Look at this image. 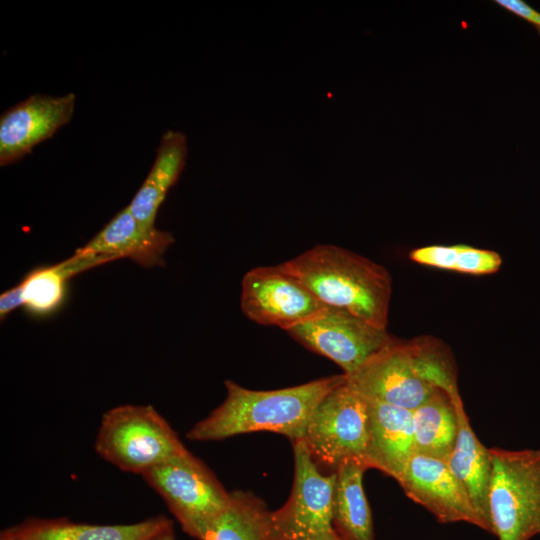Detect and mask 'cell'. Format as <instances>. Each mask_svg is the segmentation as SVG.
<instances>
[{
    "instance_id": "cell-16",
    "label": "cell",
    "mask_w": 540,
    "mask_h": 540,
    "mask_svg": "<svg viewBox=\"0 0 540 540\" xmlns=\"http://www.w3.org/2000/svg\"><path fill=\"white\" fill-rule=\"evenodd\" d=\"M187 154V138L184 133L168 130L162 135L153 165L128 205L139 222L155 226L158 210L181 175Z\"/></svg>"
},
{
    "instance_id": "cell-17",
    "label": "cell",
    "mask_w": 540,
    "mask_h": 540,
    "mask_svg": "<svg viewBox=\"0 0 540 540\" xmlns=\"http://www.w3.org/2000/svg\"><path fill=\"white\" fill-rule=\"evenodd\" d=\"M456 405L459 421L458 435L447 463L492 533L488 512V491L492 474L490 449L485 447L475 435L462 399H459Z\"/></svg>"
},
{
    "instance_id": "cell-15",
    "label": "cell",
    "mask_w": 540,
    "mask_h": 540,
    "mask_svg": "<svg viewBox=\"0 0 540 540\" xmlns=\"http://www.w3.org/2000/svg\"><path fill=\"white\" fill-rule=\"evenodd\" d=\"M172 525L162 515L114 525L77 523L66 518H30L2 530L0 540H149Z\"/></svg>"
},
{
    "instance_id": "cell-10",
    "label": "cell",
    "mask_w": 540,
    "mask_h": 540,
    "mask_svg": "<svg viewBox=\"0 0 540 540\" xmlns=\"http://www.w3.org/2000/svg\"><path fill=\"white\" fill-rule=\"evenodd\" d=\"M327 307L280 264L248 271L242 280L241 309L252 321L286 332Z\"/></svg>"
},
{
    "instance_id": "cell-11",
    "label": "cell",
    "mask_w": 540,
    "mask_h": 540,
    "mask_svg": "<svg viewBox=\"0 0 540 540\" xmlns=\"http://www.w3.org/2000/svg\"><path fill=\"white\" fill-rule=\"evenodd\" d=\"M398 483L440 523L466 522L491 533L446 460L414 453Z\"/></svg>"
},
{
    "instance_id": "cell-25",
    "label": "cell",
    "mask_w": 540,
    "mask_h": 540,
    "mask_svg": "<svg viewBox=\"0 0 540 540\" xmlns=\"http://www.w3.org/2000/svg\"><path fill=\"white\" fill-rule=\"evenodd\" d=\"M149 540H175L173 525L164 529L159 534L155 535Z\"/></svg>"
},
{
    "instance_id": "cell-2",
    "label": "cell",
    "mask_w": 540,
    "mask_h": 540,
    "mask_svg": "<svg viewBox=\"0 0 540 540\" xmlns=\"http://www.w3.org/2000/svg\"><path fill=\"white\" fill-rule=\"evenodd\" d=\"M344 374L276 389L251 390L225 381L226 398L186 433L192 441H217L251 432H274L292 442L303 439L308 420L323 397L343 382Z\"/></svg>"
},
{
    "instance_id": "cell-12",
    "label": "cell",
    "mask_w": 540,
    "mask_h": 540,
    "mask_svg": "<svg viewBox=\"0 0 540 540\" xmlns=\"http://www.w3.org/2000/svg\"><path fill=\"white\" fill-rule=\"evenodd\" d=\"M76 96L34 94L7 109L0 117V165L23 158L39 143L68 124L74 114Z\"/></svg>"
},
{
    "instance_id": "cell-14",
    "label": "cell",
    "mask_w": 540,
    "mask_h": 540,
    "mask_svg": "<svg viewBox=\"0 0 540 540\" xmlns=\"http://www.w3.org/2000/svg\"><path fill=\"white\" fill-rule=\"evenodd\" d=\"M367 399V398H366ZM364 464L397 482L414 454L412 411L369 400Z\"/></svg>"
},
{
    "instance_id": "cell-24",
    "label": "cell",
    "mask_w": 540,
    "mask_h": 540,
    "mask_svg": "<svg viewBox=\"0 0 540 540\" xmlns=\"http://www.w3.org/2000/svg\"><path fill=\"white\" fill-rule=\"evenodd\" d=\"M22 293L19 283L14 287L4 291L0 295V318L4 320L18 307L22 306Z\"/></svg>"
},
{
    "instance_id": "cell-7",
    "label": "cell",
    "mask_w": 540,
    "mask_h": 540,
    "mask_svg": "<svg viewBox=\"0 0 540 540\" xmlns=\"http://www.w3.org/2000/svg\"><path fill=\"white\" fill-rule=\"evenodd\" d=\"M368 422L367 399L344 378L313 410L303 440L319 467L335 472L351 460L365 466Z\"/></svg>"
},
{
    "instance_id": "cell-5",
    "label": "cell",
    "mask_w": 540,
    "mask_h": 540,
    "mask_svg": "<svg viewBox=\"0 0 540 540\" xmlns=\"http://www.w3.org/2000/svg\"><path fill=\"white\" fill-rule=\"evenodd\" d=\"M489 449L492 534L498 540H531L540 534V449Z\"/></svg>"
},
{
    "instance_id": "cell-18",
    "label": "cell",
    "mask_w": 540,
    "mask_h": 540,
    "mask_svg": "<svg viewBox=\"0 0 540 540\" xmlns=\"http://www.w3.org/2000/svg\"><path fill=\"white\" fill-rule=\"evenodd\" d=\"M367 468L347 461L337 468L333 500V528L340 540H374L370 506L363 489Z\"/></svg>"
},
{
    "instance_id": "cell-1",
    "label": "cell",
    "mask_w": 540,
    "mask_h": 540,
    "mask_svg": "<svg viewBox=\"0 0 540 540\" xmlns=\"http://www.w3.org/2000/svg\"><path fill=\"white\" fill-rule=\"evenodd\" d=\"M344 376L363 397L411 411L438 391L460 395L450 349L429 335L408 341L395 339Z\"/></svg>"
},
{
    "instance_id": "cell-9",
    "label": "cell",
    "mask_w": 540,
    "mask_h": 540,
    "mask_svg": "<svg viewBox=\"0 0 540 540\" xmlns=\"http://www.w3.org/2000/svg\"><path fill=\"white\" fill-rule=\"evenodd\" d=\"M287 333L307 349L336 363L345 375L395 340L386 328L329 307Z\"/></svg>"
},
{
    "instance_id": "cell-26",
    "label": "cell",
    "mask_w": 540,
    "mask_h": 540,
    "mask_svg": "<svg viewBox=\"0 0 540 540\" xmlns=\"http://www.w3.org/2000/svg\"><path fill=\"white\" fill-rule=\"evenodd\" d=\"M314 540H340L334 530L314 539Z\"/></svg>"
},
{
    "instance_id": "cell-13",
    "label": "cell",
    "mask_w": 540,
    "mask_h": 540,
    "mask_svg": "<svg viewBox=\"0 0 540 540\" xmlns=\"http://www.w3.org/2000/svg\"><path fill=\"white\" fill-rule=\"evenodd\" d=\"M173 243L171 233L156 226L142 224L127 206L73 255L100 256L113 261L129 258L143 268L163 267L165 265L163 255Z\"/></svg>"
},
{
    "instance_id": "cell-8",
    "label": "cell",
    "mask_w": 540,
    "mask_h": 540,
    "mask_svg": "<svg viewBox=\"0 0 540 540\" xmlns=\"http://www.w3.org/2000/svg\"><path fill=\"white\" fill-rule=\"evenodd\" d=\"M292 443V489L287 502L278 510L270 511V540H314L334 530L336 473L320 471L303 439Z\"/></svg>"
},
{
    "instance_id": "cell-19",
    "label": "cell",
    "mask_w": 540,
    "mask_h": 540,
    "mask_svg": "<svg viewBox=\"0 0 540 540\" xmlns=\"http://www.w3.org/2000/svg\"><path fill=\"white\" fill-rule=\"evenodd\" d=\"M459 399L438 391L412 411L414 453L448 460L458 435Z\"/></svg>"
},
{
    "instance_id": "cell-6",
    "label": "cell",
    "mask_w": 540,
    "mask_h": 540,
    "mask_svg": "<svg viewBox=\"0 0 540 540\" xmlns=\"http://www.w3.org/2000/svg\"><path fill=\"white\" fill-rule=\"evenodd\" d=\"M141 476L166 502L182 529L198 540L208 524L231 501V493L190 451L147 470Z\"/></svg>"
},
{
    "instance_id": "cell-21",
    "label": "cell",
    "mask_w": 540,
    "mask_h": 540,
    "mask_svg": "<svg viewBox=\"0 0 540 540\" xmlns=\"http://www.w3.org/2000/svg\"><path fill=\"white\" fill-rule=\"evenodd\" d=\"M270 511L250 492H231L228 507L215 517L199 540H270Z\"/></svg>"
},
{
    "instance_id": "cell-3",
    "label": "cell",
    "mask_w": 540,
    "mask_h": 540,
    "mask_svg": "<svg viewBox=\"0 0 540 540\" xmlns=\"http://www.w3.org/2000/svg\"><path fill=\"white\" fill-rule=\"evenodd\" d=\"M326 307L387 328L392 280L387 269L335 245H317L281 264Z\"/></svg>"
},
{
    "instance_id": "cell-4",
    "label": "cell",
    "mask_w": 540,
    "mask_h": 540,
    "mask_svg": "<svg viewBox=\"0 0 540 540\" xmlns=\"http://www.w3.org/2000/svg\"><path fill=\"white\" fill-rule=\"evenodd\" d=\"M94 447L105 461L139 475L189 451L152 405L133 404L102 415Z\"/></svg>"
},
{
    "instance_id": "cell-23",
    "label": "cell",
    "mask_w": 540,
    "mask_h": 540,
    "mask_svg": "<svg viewBox=\"0 0 540 540\" xmlns=\"http://www.w3.org/2000/svg\"><path fill=\"white\" fill-rule=\"evenodd\" d=\"M497 5L530 22L540 31V13L522 0H496Z\"/></svg>"
},
{
    "instance_id": "cell-20",
    "label": "cell",
    "mask_w": 540,
    "mask_h": 540,
    "mask_svg": "<svg viewBox=\"0 0 540 540\" xmlns=\"http://www.w3.org/2000/svg\"><path fill=\"white\" fill-rule=\"evenodd\" d=\"M110 261L100 256L72 255L61 263L34 268L19 283L22 306L35 316L51 315L64 302L67 282L71 277Z\"/></svg>"
},
{
    "instance_id": "cell-22",
    "label": "cell",
    "mask_w": 540,
    "mask_h": 540,
    "mask_svg": "<svg viewBox=\"0 0 540 540\" xmlns=\"http://www.w3.org/2000/svg\"><path fill=\"white\" fill-rule=\"evenodd\" d=\"M409 258L424 266L471 275L493 274L502 265L497 252L466 244L423 246L413 249Z\"/></svg>"
}]
</instances>
